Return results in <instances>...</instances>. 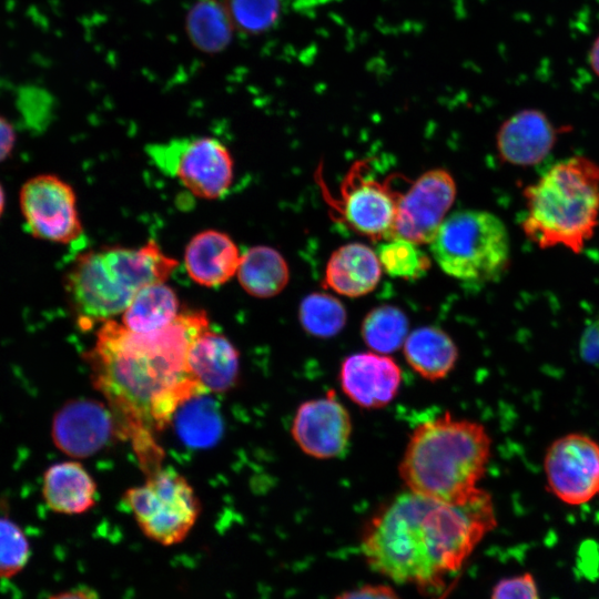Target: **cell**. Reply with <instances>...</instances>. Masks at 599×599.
<instances>
[{"label":"cell","instance_id":"6","mask_svg":"<svg viewBox=\"0 0 599 599\" xmlns=\"http://www.w3.org/2000/svg\"><path fill=\"white\" fill-rule=\"evenodd\" d=\"M429 244L439 267L464 284L496 282L510 263L508 230L497 215L484 210L446 216Z\"/></svg>","mask_w":599,"mask_h":599},{"label":"cell","instance_id":"33","mask_svg":"<svg viewBox=\"0 0 599 599\" xmlns=\"http://www.w3.org/2000/svg\"><path fill=\"white\" fill-rule=\"evenodd\" d=\"M334 599H402L398 593L388 585L374 583L364 585L346 590Z\"/></svg>","mask_w":599,"mask_h":599},{"label":"cell","instance_id":"26","mask_svg":"<svg viewBox=\"0 0 599 599\" xmlns=\"http://www.w3.org/2000/svg\"><path fill=\"white\" fill-rule=\"evenodd\" d=\"M408 328V318L400 308L379 305L364 317L361 336L370 351L388 355L403 347Z\"/></svg>","mask_w":599,"mask_h":599},{"label":"cell","instance_id":"19","mask_svg":"<svg viewBox=\"0 0 599 599\" xmlns=\"http://www.w3.org/2000/svg\"><path fill=\"white\" fill-rule=\"evenodd\" d=\"M382 265L377 254L363 243H348L331 255L326 270V285L348 297L370 293L378 284Z\"/></svg>","mask_w":599,"mask_h":599},{"label":"cell","instance_id":"10","mask_svg":"<svg viewBox=\"0 0 599 599\" xmlns=\"http://www.w3.org/2000/svg\"><path fill=\"white\" fill-rule=\"evenodd\" d=\"M547 487L562 502L579 506L599 494V444L590 436L571 433L546 450Z\"/></svg>","mask_w":599,"mask_h":599},{"label":"cell","instance_id":"32","mask_svg":"<svg viewBox=\"0 0 599 599\" xmlns=\"http://www.w3.org/2000/svg\"><path fill=\"white\" fill-rule=\"evenodd\" d=\"M491 599H540L531 573L504 578L493 588Z\"/></svg>","mask_w":599,"mask_h":599},{"label":"cell","instance_id":"30","mask_svg":"<svg viewBox=\"0 0 599 599\" xmlns=\"http://www.w3.org/2000/svg\"><path fill=\"white\" fill-rule=\"evenodd\" d=\"M30 544L21 527L0 517V579L19 573L30 559Z\"/></svg>","mask_w":599,"mask_h":599},{"label":"cell","instance_id":"39","mask_svg":"<svg viewBox=\"0 0 599 599\" xmlns=\"http://www.w3.org/2000/svg\"><path fill=\"white\" fill-rule=\"evenodd\" d=\"M4 206H6V194H4L2 185L0 184V217L3 213Z\"/></svg>","mask_w":599,"mask_h":599},{"label":"cell","instance_id":"20","mask_svg":"<svg viewBox=\"0 0 599 599\" xmlns=\"http://www.w3.org/2000/svg\"><path fill=\"white\" fill-rule=\"evenodd\" d=\"M97 484L82 464L73 460L51 465L43 474L45 505L62 515H81L97 502Z\"/></svg>","mask_w":599,"mask_h":599},{"label":"cell","instance_id":"37","mask_svg":"<svg viewBox=\"0 0 599 599\" xmlns=\"http://www.w3.org/2000/svg\"><path fill=\"white\" fill-rule=\"evenodd\" d=\"M588 64L592 73L599 78V34L593 39L588 51Z\"/></svg>","mask_w":599,"mask_h":599},{"label":"cell","instance_id":"27","mask_svg":"<svg viewBox=\"0 0 599 599\" xmlns=\"http://www.w3.org/2000/svg\"><path fill=\"white\" fill-rule=\"evenodd\" d=\"M298 319L311 336L329 338L345 327L347 314L336 297L326 293H311L300 304Z\"/></svg>","mask_w":599,"mask_h":599},{"label":"cell","instance_id":"24","mask_svg":"<svg viewBox=\"0 0 599 599\" xmlns=\"http://www.w3.org/2000/svg\"><path fill=\"white\" fill-rule=\"evenodd\" d=\"M180 301L165 282L140 288L122 313V325L135 333L154 332L173 323L180 315Z\"/></svg>","mask_w":599,"mask_h":599},{"label":"cell","instance_id":"5","mask_svg":"<svg viewBox=\"0 0 599 599\" xmlns=\"http://www.w3.org/2000/svg\"><path fill=\"white\" fill-rule=\"evenodd\" d=\"M176 266L154 241L139 247L109 246L79 255L63 285L78 323L85 328L122 314L140 288L166 282Z\"/></svg>","mask_w":599,"mask_h":599},{"label":"cell","instance_id":"17","mask_svg":"<svg viewBox=\"0 0 599 599\" xmlns=\"http://www.w3.org/2000/svg\"><path fill=\"white\" fill-rule=\"evenodd\" d=\"M186 359L190 374L209 393H224L237 382L238 351L227 337L210 327L194 337Z\"/></svg>","mask_w":599,"mask_h":599},{"label":"cell","instance_id":"36","mask_svg":"<svg viewBox=\"0 0 599 599\" xmlns=\"http://www.w3.org/2000/svg\"><path fill=\"white\" fill-rule=\"evenodd\" d=\"M48 599H101L95 589L89 586L73 587L50 596Z\"/></svg>","mask_w":599,"mask_h":599},{"label":"cell","instance_id":"29","mask_svg":"<svg viewBox=\"0 0 599 599\" xmlns=\"http://www.w3.org/2000/svg\"><path fill=\"white\" fill-rule=\"evenodd\" d=\"M376 254L382 267L393 277L417 280L430 266L429 257L417 244L400 238L379 245Z\"/></svg>","mask_w":599,"mask_h":599},{"label":"cell","instance_id":"21","mask_svg":"<svg viewBox=\"0 0 599 599\" xmlns=\"http://www.w3.org/2000/svg\"><path fill=\"white\" fill-rule=\"evenodd\" d=\"M403 353L408 366L428 382L446 378L458 361V347L453 338L437 326H422L409 332Z\"/></svg>","mask_w":599,"mask_h":599},{"label":"cell","instance_id":"7","mask_svg":"<svg viewBox=\"0 0 599 599\" xmlns=\"http://www.w3.org/2000/svg\"><path fill=\"white\" fill-rule=\"evenodd\" d=\"M123 500L142 534L166 547L187 537L201 511L193 487L173 468H155L143 484L129 488Z\"/></svg>","mask_w":599,"mask_h":599},{"label":"cell","instance_id":"3","mask_svg":"<svg viewBox=\"0 0 599 599\" xmlns=\"http://www.w3.org/2000/svg\"><path fill=\"white\" fill-rule=\"evenodd\" d=\"M491 438L476 420L445 412L418 424L398 465L407 490L448 502H465L481 489Z\"/></svg>","mask_w":599,"mask_h":599},{"label":"cell","instance_id":"1","mask_svg":"<svg viewBox=\"0 0 599 599\" xmlns=\"http://www.w3.org/2000/svg\"><path fill=\"white\" fill-rule=\"evenodd\" d=\"M497 526L491 495L480 489L465 502L406 490L364 524L361 552L375 572L423 591L439 589Z\"/></svg>","mask_w":599,"mask_h":599},{"label":"cell","instance_id":"13","mask_svg":"<svg viewBox=\"0 0 599 599\" xmlns=\"http://www.w3.org/2000/svg\"><path fill=\"white\" fill-rule=\"evenodd\" d=\"M114 433L111 409L91 398L67 402L57 410L51 425L53 444L73 458L95 455L111 441Z\"/></svg>","mask_w":599,"mask_h":599},{"label":"cell","instance_id":"15","mask_svg":"<svg viewBox=\"0 0 599 599\" xmlns=\"http://www.w3.org/2000/svg\"><path fill=\"white\" fill-rule=\"evenodd\" d=\"M344 186L339 209L344 222L355 232L373 240L392 238L399 194L387 183L351 173Z\"/></svg>","mask_w":599,"mask_h":599},{"label":"cell","instance_id":"18","mask_svg":"<svg viewBox=\"0 0 599 599\" xmlns=\"http://www.w3.org/2000/svg\"><path fill=\"white\" fill-rule=\"evenodd\" d=\"M241 252L233 238L217 230L195 234L184 251V266L196 284L217 287L236 275Z\"/></svg>","mask_w":599,"mask_h":599},{"label":"cell","instance_id":"4","mask_svg":"<svg viewBox=\"0 0 599 599\" xmlns=\"http://www.w3.org/2000/svg\"><path fill=\"white\" fill-rule=\"evenodd\" d=\"M521 229L538 248L580 254L599 224V164L585 155L562 159L524 191Z\"/></svg>","mask_w":599,"mask_h":599},{"label":"cell","instance_id":"8","mask_svg":"<svg viewBox=\"0 0 599 599\" xmlns=\"http://www.w3.org/2000/svg\"><path fill=\"white\" fill-rule=\"evenodd\" d=\"M145 152L163 174L177 179L197 197L220 199L232 185V155L214 138L179 139L149 144Z\"/></svg>","mask_w":599,"mask_h":599},{"label":"cell","instance_id":"28","mask_svg":"<svg viewBox=\"0 0 599 599\" xmlns=\"http://www.w3.org/2000/svg\"><path fill=\"white\" fill-rule=\"evenodd\" d=\"M235 31L260 35L280 20L282 0H222Z\"/></svg>","mask_w":599,"mask_h":599},{"label":"cell","instance_id":"12","mask_svg":"<svg viewBox=\"0 0 599 599\" xmlns=\"http://www.w3.org/2000/svg\"><path fill=\"white\" fill-rule=\"evenodd\" d=\"M353 433L349 412L334 390L303 402L292 420L291 434L300 449L316 459L341 457Z\"/></svg>","mask_w":599,"mask_h":599},{"label":"cell","instance_id":"25","mask_svg":"<svg viewBox=\"0 0 599 599\" xmlns=\"http://www.w3.org/2000/svg\"><path fill=\"white\" fill-rule=\"evenodd\" d=\"M184 30L191 44L202 53L223 52L235 31L222 0H196L189 8Z\"/></svg>","mask_w":599,"mask_h":599},{"label":"cell","instance_id":"38","mask_svg":"<svg viewBox=\"0 0 599 599\" xmlns=\"http://www.w3.org/2000/svg\"><path fill=\"white\" fill-rule=\"evenodd\" d=\"M327 1H329V0H294L295 6L298 9H304V8L309 9V8L323 4V3L327 2Z\"/></svg>","mask_w":599,"mask_h":599},{"label":"cell","instance_id":"11","mask_svg":"<svg viewBox=\"0 0 599 599\" xmlns=\"http://www.w3.org/2000/svg\"><path fill=\"white\" fill-rule=\"evenodd\" d=\"M456 184L443 169L422 174L399 195L392 238L430 243L454 203Z\"/></svg>","mask_w":599,"mask_h":599},{"label":"cell","instance_id":"23","mask_svg":"<svg viewBox=\"0 0 599 599\" xmlns=\"http://www.w3.org/2000/svg\"><path fill=\"white\" fill-rule=\"evenodd\" d=\"M171 423L181 441L193 448L215 445L224 430L220 407L209 392L195 394L184 400Z\"/></svg>","mask_w":599,"mask_h":599},{"label":"cell","instance_id":"35","mask_svg":"<svg viewBox=\"0 0 599 599\" xmlns=\"http://www.w3.org/2000/svg\"><path fill=\"white\" fill-rule=\"evenodd\" d=\"M17 134L11 122L0 114V162L7 160L16 145Z\"/></svg>","mask_w":599,"mask_h":599},{"label":"cell","instance_id":"14","mask_svg":"<svg viewBox=\"0 0 599 599\" xmlns=\"http://www.w3.org/2000/svg\"><path fill=\"white\" fill-rule=\"evenodd\" d=\"M343 393L364 409H379L397 396L403 376L397 362L373 351L346 356L339 367Z\"/></svg>","mask_w":599,"mask_h":599},{"label":"cell","instance_id":"22","mask_svg":"<svg viewBox=\"0 0 599 599\" xmlns=\"http://www.w3.org/2000/svg\"><path fill=\"white\" fill-rule=\"evenodd\" d=\"M236 276L247 294L258 298H270L286 287L290 270L277 250L266 245H256L241 255Z\"/></svg>","mask_w":599,"mask_h":599},{"label":"cell","instance_id":"34","mask_svg":"<svg viewBox=\"0 0 599 599\" xmlns=\"http://www.w3.org/2000/svg\"><path fill=\"white\" fill-rule=\"evenodd\" d=\"M580 348L590 363L599 364V315L585 331Z\"/></svg>","mask_w":599,"mask_h":599},{"label":"cell","instance_id":"31","mask_svg":"<svg viewBox=\"0 0 599 599\" xmlns=\"http://www.w3.org/2000/svg\"><path fill=\"white\" fill-rule=\"evenodd\" d=\"M19 98L20 112L28 125L37 130L47 128L53 112V100L49 92L29 88L23 89Z\"/></svg>","mask_w":599,"mask_h":599},{"label":"cell","instance_id":"2","mask_svg":"<svg viewBox=\"0 0 599 599\" xmlns=\"http://www.w3.org/2000/svg\"><path fill=\"white\" fill-rule=\"evenodd\" d=\"M209 327L203 311L181 312L170 325L149 333L103 322L88 355L93 384L130 430L162 429L184 400L207 392L190 374L186 358L194 337Z\"/></svg>","mask_w":599,"mask_h":599},{"label":"cell","instance_id":"16","mask_svg":"<svg viewBox=\"0 0 599 599\" xmlns=\"http://www.w3.org/2000/svg\"><path fill=\"white\" fill-rule=\"evenodd\" d=\"M556 135L551 121L544 112L524 109L501 124L497 133V149L508 163L535 165L551 152Z\"/></svg>","mask_w":599,"mask_h":599},{"label":"cell","instance_id":"9","mask_svg":"<svg viewBox=\"0 0 599 599\" xmlns=\"http://www.w3.org/2000/svg\"><path fill=\"white\" fill-rule=\"evenodd\" d=\"M19 204L23 220L35 238L69 244L82 234L73 187L53 174H39L26 181Z\"/></svg>","mask_w":599,"mask_h":599}]
</instances>
